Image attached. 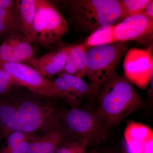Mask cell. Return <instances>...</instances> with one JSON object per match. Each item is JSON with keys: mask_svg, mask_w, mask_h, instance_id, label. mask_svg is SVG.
I'll return each instance as SVG.
<instances>
[{"mask_svg": "<svg viewBox=\"0 0 153 153\" xmlns=\"http://www.w3.org/2000/svg\"><path fill=\"white\" fill-rule=\"evenodd\" d=\"M16 7V1L0 0V8L13 9Z\"/></svg>", "mask_w": 153, "mask_h": 153, "instance_id": "cb8c5ba5", "label": "cell"}, {"mask_svg": "<svg viewBox=\"0 0 153 153\" xmlns=\"http://www.w3.org/2000/svg\"><path fill=\"white\" fill-rule=\"evenodd\" d=\"M87 48L84 43L74 44L62 71L81 78L85 76V55Z\"/></svg>", "mask_w": 153, "mask_h": 153, "instance_id": "5bb4252c", "label": "cell"}, {"mask_svg": "<svg viewBox=\"0 0 153 153\" xmlns=\"http://www.w3.org/2000/svg\"><path fill=\"white\" fill-rule=\"evenodd\" d=\"M128 47L126 42H115L87 48L85 76L93 86L96 95L102 85L116 74L118 65Z\"/></svg>", "mask_w": 153, "mask_h": 153, "instance_id": "3957f363", "label": "cell"}, {"mask_svg": "<svg viewBox=\"0 0 153 153\" xmlns=\"http://www.w3.org/2000/svg\"><path fill=\"white\" fill-rule=\"evenodd\" d=\"M15 104L13 103V132L30 134L42 127L52 116V108L34 101L24 100Z\"/></svg>", "mask_w": 153, "mask_h": 153, "instance_id": "ba28073f", "label": "cell"}, {"mask_svg": "<svg viewBox=\"0 0 153 153\" xmlns=\"http://www.w3.org/2000/svg\"><path fill=\"white\" fill-rule=\"evenodd\" d=\"M15 85L16 82L13 75L8 71L0 68V95L5 96Z\"/></svg>", "mask_w": 153, "mask_h": 153, "instance_id": "603a6c76", "label": "cell"}, {"mask_svg": "<svg viewBox=\"0 0 153 153\" xmlns=\"http://www.w3.org/2000/svg\"><path fill=\"white\" fill-rule=\"evenodd\" d=\"M0 68L8 71L13 75L16 85L27 88L31 91L44 96L65 99L54 81L44 77L26 63L0 61Z\"/></svg>", "mask_w": 153, "mask_h": 153, "instance_id": "5b68a950", "label": "cell"}, {"mask_svg": "<svg viewBox=\"0 0 153 153\" xmlns=\"http://www.w3.org/2000/svg\"><path fill=\"white\" fill-rule=\"evenodd\" d=\"M58 76L62 77L68 82L81 100L88 96L96 95L93 86L85 82L82 78L67 74L63 71L58 74Z\"/></svg>", "mask_w": 153, "mask_h": 153, "instance_id": "ac0fdd59", "label": "cell"}, {"mask_svg": "<svg viewBox=\"0 0 153 153\" xmlns=\"http://www.w3.org/2000/svg\"><path fill=\"white\" fill-rule=\"evenodd\" d=\"M33 138L30 133L19 131L13 132L7 137L5 145L0 148V153H9L23 142L31 140Z\"/></svg>", "mask_w": 153, "mask_h": 153, "instance_id": "d6986e66", "label": "cell"}, {"mask_svg": "<svg viewBox=\"0 0 153 153\" xmlns=\"http://www.w3.org/2000/svg\"><path fill=\"white\" fill-rule=\"evenodd\" d=\"M89 140L79 139L77 141L62 143L57 148L55 153H88L86 151Z\"/></svg>", "mask_w": 153, "mask_h": 153, "instance_id": "44dd1931", "label": "cell"}, {"mask_svg": "<svg viewBox=\"0 0 153 153\" xmlns=\"http://www.w3.org/2000/svg\"><path fill=\"white\" fill-rule=\"evenodd\" d=\"M124 136L128 153H153V131L149 126L128 121Z\"/></svg>", "mask_w": 153, "mask_h": 153, "instance_id": "8fae6325", "label": "cell"}, {"mask_svg": "<svg viewBox=\"0 0 153 153\" xmlns=\"http://www.w3.org/2000/svg\"><path fill=\"white\" fill-rule=\"evenodd\" d=\"M57 88L63 93L64 98L71 103L77 104L81 99L76 91L62 77L58 76L54 81Z\"/></svg>", "mask_w": 153, "mask_h": 153, "instance_id": "7402d4cb", "label": "cell"}, {"mask_svg": "<svg viewBox=\"0 0 153 153\" xmlns=\"http://www.w3.org/2000/svg\"><path fill=\"white\" fill-rule=\"evenodd\" d=\"M36 0L16 1V12L22 33L32 43H35L33 23Z\"/></svg>", "mask_w": 153, "mask_h": 153, "instance_id": "4fadbf2b", "label": "cell"}, {"mask_svg": "<svg viewBox=\"0 0 153 153\" xmlns=\"http://www.w3.org/2000/svg\"><path fill=\"white\" fill-rule=\"evenodd\" d=\"M148 18L153 20V1L152 0L150 2L146 7V8L142 12Z\"/></svg>", "mask_w": 153, "mask_h": 153, "instance_id": "d4e9b609", "label": "cell"}, {"mask_svg": "<svg viewBox=\"0 0 153 153\" xmlns=\"http://www.w3.org/2000/svg\"><path fill=\"white\" fill-rule=\"evenodd\" d=\"M115 25L99 28L88 38L84 44L87 48L98 45L110 44L116 42L115 39Z\"/></svg>", "mask_w": 153, "mask_h": 153, "instance_id": "e0dca14e", "label": "cell"}, {"mask_svg": "<svg viewBox=\"0 0 153 153\" xmlns=\"http://www.w3.org/2000/svg\"><path fill=\"white\" fill-rule=\"evenodd\" d=\"M124 75L134 85L143 90L153 78L152 47L134 48L127 52L123 61Z\"/></svg>", "mask_w": 153, "mask_h": 153, "instance_id": "52a82bcc", "label": "cell"}, {"mask_svg": "<svg viewBox=\"0 0 153 153\" xmlns=\"http://www.w3.org/2000/svg\"><path fill=\"white\" fill-rule=\"evenodd\" d=\"M88 153H97L96 152H89Z\"/></svg>", "mask_w": 153, "mask_h": 153, "instance_id": "484cf974", "label": "cell"}, {"mask_svg": "<svg viewBox=\"0 0 153 153\" xmlns=\"http://www.w3.org/2000/svg\"><path fill=\"white\" fill-rule=\"evenodd\" d=\"M152 0H120L125 17L142 13Z\"/></svg>", "mask_w": 153, "mask_h": 153, "instance_id": "ffe728a7", "label": "cell"}, {"mask_svg": "<svg viewBox=\"0 0 153 153\" xmlns=\"http://www.w3.org/2000/svg\"><path fill=\"white\" fill-rule=\"evenodd\" d=\"M73 45L61 47L38 58L35 57L28 64L46 78L59 74L63 71Z\"/></svg>", "mask_w": 153, "mask_h": 153, "instance_id": "7c38bea8", "label": "cell"}, {"mask_svg": "<svg viewBox=\"0 0 153 153\" xmlns=\"http://www.w3.org/2000/svg\"><path fill=\"white\" fill-rule=\"evenodd\" d=\"M97 95L98 108L95 112L110 126L120 123L144 104L134 85L124 74L114 75L102 85Z\"/></svg>", "mask_w": 153, "mask_h": 153, "instance_id": "6da1fadb", "label": "cell"}, {"mask_svg": "<svg viewBox=\"0 0 153 153\" xmlns=\"http://www.w3.org/2000/svg\"><path fill=\"white\" fill-rule=\"evenodd\" d=\"M68 5L71 22L83 32L117 25L125 18L120 0H72Z\"/></svg>", "mask_w": 153, "mask_h": 153, "instance_id": "7a4b0ae2", "label": "cell"}, {"mask_svg": "<svg viewBox=\"0 0 153 153\" xmlns=\"http://www.w3.org/2000/svg\"><path fill=\"white\" fill-rule=\"evenodd\" d=\"M15 8H0V38L5 39L14 33H22Z\"/></svg>", "mask_w": 153, "mask_h": 153, "instance_id": "2e32d148", "label": "cell"}, {"mask_svg": "<svg viewBox=\"0 0 153 153\" xmlns=\"http://www.w3.org/2000/svg\"><path fill=\"white\" fill-rule=\"evenodd\" d=\"M32 43L22 33L10 35L0 45V61L29 63L36 57Z\"/></svg>", "mask_w": 153, "mask_h": 153, "instance_id": "30bf717a", "label": "cell"}, {"mask_svg": "<svg viewBox=\"0 0 153 153\" xmlns=\"http://www.w3.org/2000/svg\"><path fill=\"white\" fill-rule=\"evenodd\" d=\"M33 30L35 42L49 48L69 32V24L51 2L36 0Z\"/></svg>", "mask_w": 153, "mask_h": 153, "instance_id": "277c9868", "label": "cell"}, {"mask_svg": "<svg viewBox=\"0 0 153 153\" xmlns=\"http://www.w3.org/2000/svg\"><path fill=\"white\" fill-rule=\"evenodd\" d=\"M63 137L60 132H49L30 141L27 153H55L63 143Z\"/></svg>", "mask_w": 153, "mask_h": 153, "instance_id": "9a60e30c", "label": "cell"}, {"mask_svg": "<svg viewBox=\"0 0 153 153\" xmlns=\"http://www.w3.org/2000/svg\"><path fill=\"white\" fill-rule=\"evenodd\" d=\"M114 35L116 42L151 43L153 40V20L143 13L126 17L115 25Z\"/></svg>", "mask_w": 153, "mask_h": 153, "instance_id": "9c48e42d", "label": "cell"}, {"mask_svg": "<svg viewBox=\"0 0 153 153\" xmlns=\"http://www.w3.org/2000/svg\"><path fill=\"white\" fill-rule=\"evenodd\" d=\"M63 121L69 131L79 139L98 143L106 136L105 123L96 112L73 108L64 115Z\"/></svg>", "mask_w": 153, "mask_h": 153, "instance_id": "8992f818", "label": "cell"}]
</instances>
